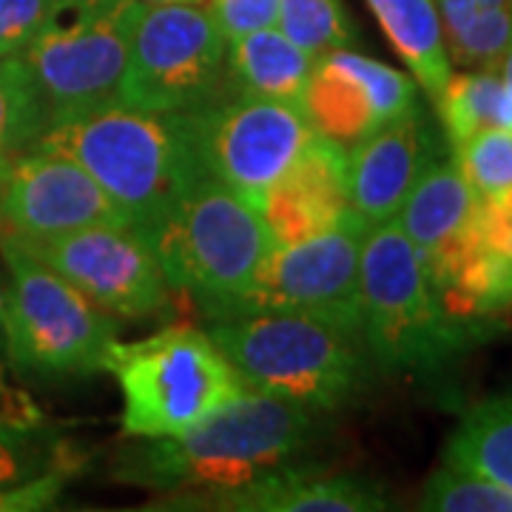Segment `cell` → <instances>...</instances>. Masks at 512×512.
<instances>
[{
  "mask_svg": "<svg viewBox=\"0 0 512 512\" xmlns=\"http://www.w3.org/2000/svg\"><path fill=\"white\" fill-rule=\"evenodd\" d=\"M143 3H202V0H143Z\"/></svg>",
  "mask_w": 512,
  "mask_h": 512,
  "instance_id": "34",
  "label": "cell"
},
{
  "mask_svg": "<svg viewBox=\"0 0 512 512\" xmlns=\"http://www.w3.org/2000/svg\"><path fill=\"white\" fill-rule=\"evenodd\" d=\"M382 32L399 52L419 89L433 103L444 92L453 66L444 52V37L433 0H367Z\"/></svg>",
  "mask_w": 512,
  "mask_h": 512,
  "instance_id": "20",
  "label": "cell"
},
{
  "mask_svg": "<svg viewBox=\"0 0 512 512\" xmlns=\"http://www.w3.org/2000/svg\"><path fill=\"white\" fill-rule=\"evenodd\" d=\"M55 9L57 0H0V57L20 55Z\"/></svg>",
  "mask_w": 512,
  "mask_h": 512,
  "instance_id": "29",
  "label": "cell"
},
{
  "mask_svg": "<svg viewBox=\"0 0 512 512\" xmlns=\"http://www.w3.org/2000/svg\"><path fill=\"white\" fill-rule=\"evenodd\" d=\"M299 106L319 137L348 148L416 109L419 83L348 46L313 63Z\"/></svg>",
  "mask_w": 512,
  "mask_h": 512,
  "instance_id": "13",
  "label": "cell"
},
{
  "mask_svg": "<svg viewBox=\"0 0 512 512\" xmlns=\"http://www.w3.org/2000/svg\"><path fill=\"white\" fill-rule=\"evenodd\" d=\"M441 128L416 106L348 151L350 208L373 228L393 220L421 174L447 154Z\"/></svg>",
  "mask_w": 512,
  "mask_h": 512,
  "instance_id": "15",
  "label": "cell"
},
{
  "mask_svg": "<svg viewBox=\"0 0 512 512\" xmlns=\"http://www.w3.org/2000/svg\"><path fill=\"white\" fill-rule=\"evenodd\" d=\"M498 74H501V80H504L507 92L512 94V37H510V43H507V52H504V60H501V69H498Z\"/></svg>",
  "mask_w": 512,
  "mask_h": 512,
  "instance_id": "33",
  "label": "cell"
},
{
  "mask_svg": "<svg viewBox=\"0 0 512 512\" xmlns=\"http://www.w3.org/2000/svg\"><path fill=\"white\" fill-rule=\"evenodd\" d=\"M77 450L37 413L6 410L0 413V490H12L46 473L77 470Z\"/></svg>",
  "mask_w": 512,
  "mask_h": 512,
  "instance_id": "23",
  "label": "cell"
},
{
  "mask_svg": "<svg viewBox=\"0 0 512 512\" xmlns=\"http://www.w3.org/2000/svg\"><path fill=\"white\" fill-rule=\"evenodd\" d=\"M9 237L111 316L148 319L171 308L174 288L146 242L126 225H92L55 237Z\"/></svg>",
  "mask_w": 512,
  "mask_h": 512,
  "instance_id": "12",
  "label": "cell"
},
{
  "mask_svg": "<svg viewBox=\"0 0 512 512\" xmlns=\"http://www.w3.org/2000/svg\"><path fill=\"white\" fill-rule=\"evenodd\" d=\"M444 464L490 478L512 493V393L490 396L461 416L444 444Z\"/></svg>",
  "mask_w": 512,
  "mask_h": 512,
  "instance_id": "22",
  "label": "cell"
},
{
  "mask_svg": "<svg viewBox=\"0 0 512 512\" xmlns=\"http://www.w3.org/2000/svg\"><path fill=\"white\" fill-rule=\"evenodd\" d=\"M146 248L174 291H185L205 319H231L256 271L274 251L259 205L202 177Z\"/></svg>",
  "mask_w": 512,
  "mask_h": 512,
  "instance_id": "6",
  "label": "cell"
},
{
  "mask_svg": "<svg viewBox=\"0 0 512 512\" xmlns=\"http://www.w3.org/2000/svg\"><path fill=\"white\" fill-rule=\"evenodd\" d=\"M390 507L387 490L362 473H330L322 464L302 461L282 473L262 478L202 501L197 510L228 512H379Z\"/></svg>",
  "mask_w": 512,
  "mask_h": 512,
  "instance_id": "18",
  "label": "cell"
},
{
  "mask_svg": "<svg viewBox=\"0 0 512 512\" xmlns=\"http://www.w3.org/2000/svg\"><path fill=\"white\" fill-rule=\"evenodd\" d=\"M211 18L217 20L225 40L276 26L279 0H211Z\"/></svg>",
  "mask_w": 512,
  "mask_h": 512,
  "instance_id": "30",
  "label": "cell"
},
{
  "mask_svg": "<svg viewBox=\"0 0 512 512\" xmlns=\"http://www.w3.org/2000/svg\"><path fill=\"white\" fill-rule=\"evenodd\" d=\"M276 23L313 60L348 49L356 37V26L342 0H279Z\"/></svg>",
  "mask_w": 512,
  "mask_h": 512,
  "instance_id": "26",
  "label": "cell"
},
{
  "mask_svg": "<svg viewBox=\"0 0 512 512\" xmlns=\"http://www.w3.org/2000/svg\"><path fill=\"white\" fill-rule=\"evenodd\" d=\"M419 507L430 512H512V493L490 478L444 464L427 478Z\"/></svg>",
  "mask_w": 512,
  "mask_h": 512,
  "instance_id": "28",
  "label": "cell"
},
{
  "mask_svg": "<svg viewBox=\"0 0 512 512\" xmlns=\"http://www.w3.org/2000/svg\"><path fill=\"white\" fill-rule=\"evenodd\" d=\"M313 60L282 29L268 26L228 40L225 80L228 89L251 97L299 103L313 72Z\"/></svg>",
  "mask_w": 512,
  "mask_h": 512,
  "instance_id": "19",
  "label": "cell"
},
{
  "mask_svg": "<svg viewBox=\"0 0 512 512\" xmlns=\"http://www.w3.org/2000/svg\"><path fill=\"white\" fill-rule=\"evenodd\" d=\"M481 197L447 151L430 165L396 214L404 237L419 251L433 291L441 293L478 248Z\"/></svg>",
  "mask_w": 512,
  "mask_h": 512,
  "instance_id": "16",
  "label": "cell"
},
{
  "mask_svg": "<svg viewBox=\"0 0 512 512\" xmlns=\"http://www.w3.org/2000/svg\"><path fill=\"white\" fill-rule=\"evenodd\" d=\"M0 254L9 271L3 288V350L23 379L72 384L106 370L117 322L69 279L23 251L6 231Z\"/></svg>",
  "mask_w": 512,
  "mask_h": 512,
  "instance_id": "5",
  "label": "cell"
},
{
  "mask_svg": "<svg viewBox=\"0 0 512 512\" xmlns=\"http://www.w3.org/2000/svg\"><path fill=\"white\" fill-rule=\"evenodd\" d=\"M143 0H57L43 32L20 52L46 128L120 103Z\"/></svg>",
  "mask_w": 512,
  "mask_h": 512,
  "instance_id": "8",
  "label": "cell"
},
{
  "mask_svg": "<svg viewBox=\"0 0 512 512\" xmlns=\"http://www.w3.org/2000/svg\"><path fill=\"white\" fill-rule=\"evenodd\" d=\"M322 436L319 416L262 390H242L174 439H143L114 456L111 478L168 495V507L202 501L302 464Z\"/></svg>",
  "mask_w": 512,
  "mask_h": 512,
  "instance_id": "1",
  "label": "cell"
},
{
  "mask_svg": "<svg viewBox=\"0 0 512 512\" xmlns=\"http://www.w3.org/2000/svg\"><path fill=\"white\" fill-rule=\"evenodd\" d=\"M450 66L498 72L512 37V0H433Z\"/></svg>",
  "mask_w": 512,
  "mask_h": 512,
  "instance_id": "21",
  "label": "cell"
},
{
  "mask_svg": "<svg viewBox=\"0 0 512 512\" xmlns=\"http://www.w3.org/2000/svg\"><path fill=\"white\" fill-rule=\"evenodd\" d=\"M0 220L18 237H55L92 225H126L123 208L72 157L32 146L0 183Z\"/></svg>",
  "mask_w": 512,
  "mask_h": 512,
  "instance_id": "14",
  "label": "cell"
},
{
  "mask_svg": "<svg viewBox=\"0 0 512 512\" xmlns=\"http://www.w3.org/2000/svg\"><path fill=\"white\" fill-rule=\"evenodd\" d=\"M493 336V325L458 319L433 291L419 251L396 217L367 231L362 245V342L384 376L441 384Z\"/></svg>",
  "mask_w": 512,
  "mask_h": 512,
  "instance_id": "3",
  "label": "cell"
},
{
  "mask_svg": "<svg viewBox=\"0 0 512 512\" xmlns=\"http://www.w3.org/2000/svg\"><path fill=\"white\" fill-rule=\"evenodd\" d=\"M37 148L72 157L126 214L137 237L157 234L202 174L188 117L114 103L46 128Z\"/></svg>",
  "mask_w": 512,
  "mask_h": 512,
  "instance_id": "2",
  "label": "cell"
},
{
  "mask_svg": "<svg viewBox=\"0 0 512 512\" xmlns=\"http://www.w3.org/2000/svg\"><path fill=\"white\" fill-rule=\"evenodd\" d=\"M208 336L245 387L288 399L316 416L359 402L376 370L359 336L299 313L220 319Z\"/></svg>",
  "mask_w": 512,
  "mask_h": 512,
  "instance_id": "4",
  "label": "cell"
},
{
  "mask_svg": "<svg viewBox=\"0 0 512 512\" xmlns=\"http://www.w3.org/2000/svg\"><path fill=\"white\" fill-rule=\"evenodd\" d=\"M433 106L450 151L484 128H512V94L498 72L461 69V74H450Z\"/></svg>",
  "mask_w": 512,
  "mask_h": 512,
  "instance_id": "24",
  "label": "cell"
},
{
  "mask_svg": "<svg viewBox=\"0 0 512 512\" xmlns=\"http://www.w3.org/2000/svg\"><path fill=\"white\" fill-rule=\"evenodd\" d=\"M106 373L123 396L126 439H174L248 390L208 330L168 325L140 342H114Z\"/></svg>",
  "mask_w": 512,
  "mask_h": 512,
  "instance_id": "7",
  "label": "cell"
},
{
  "mask_svg": "<svg viewBox=\"0 0 512 512\" xmlns=\"http://www.w3.org/2000/svg\"><path fill=\"white\" fill-rule=\"evenodd\" d=\"M228 40L200 3H143L120 103L146 111H194L228 92Z\"/></svg>",
  "mask_w": 512,
  "mask_h": 512,
  "instance_id": "9",
  "label": "cell"
},
{
  "mask_svg": "<svg viewBox=\"0 0 512 512\" xmlns=\"http://www.w3.org/2000/svg\"><path fill=\"white\" fill-rule=\"evenodd\" d=\"M43 131L46 117L23 60L20 55L0 57V183Z\"/></svg>",
  "mask_w": 512,
  "mask_h": 512,
  "instance_id": "25",
  "label": "cell"
},
{
  "mask_svg": "<svg viewBox=\"0 0 512 512\" xmlns=\"http://www.w3.org/2000/svg\"><path fill=\"white\" fill-rule=\"evenodd\" d=\"M6 350H3V282H0V402H6Z\"/></svg>",
  "mask_w": 512,
  "mask_h": 512,
  "instance_id": "32",
  "label": "cell"
},
{
  "mask_svg": "<svg viewBox=\"0 0 512 512\" xmlns=\"http://www.w3.org/2000/svg\"><path fill=\"white\" fill-rule=\"evenodd\" d=\"M450 154L481 200L512 197V128H484Z\"/></svg>",
  "mask_w": 512,
  "mask_h": 512,
  "instance_id": "27",
  "label": "cell"
},
{
  "mask_svg": "<svg viewBox=\"0 0 512 512\" xmlns=\"http://www.w3.org/2000/svg\"><path fill=\"white\" fill-rule=\"evenodd\" d=\"M274 248L319 237L350 211L348 148L313 137L296 163L259 200Z\"/></svg>",
  "mask_w": 512,
  "mask_h": 512,
  "instance_id": "17",
  "label": "cell"
},
{
  "mask_svg": "<svg viewBox=\"0 0 512 512\" xmlns=\"http://www.w3.org/2000/svg\"><path fill=\"white\" fill-rule=\"evenodd\" d=\"M72 473H46V476L26 481L12 490H0V512H37L52 510L66 490Z\"/></svg>",
  "mask_w": 512,
  "mask_h": 512,
  "instance_id": "31",
  "label": "cell"
},
{
  "mask_svg": "<svg viewBox=\"0 0 512 512\" xmlns=\"http://www.w3.org/2000/svg\"><path fill=\"white\" fill-rule=\"evenodd\" d=\"M367 231L370 225L350 211L319 237L274 248L239 299L234 316L299 313L362 339V245Z\"/></svg>",
  "mask_w": 512,
  "mask_h": 512,
  "instance_id": "11",
  "label": "cell"
},
{
  "mask_svg": "<svg viewBox=\"0 0 512 512\" xmlns=\"http://www.w3.org/2000/svg\"><path fill=\"white\" fill-rule=\"evenodd\" d=\"M183 114L202 174L256 205L316 137L299 103L231 89Z\"/></svg>",
  "mask_w": 512,
  "mask_h": 512,
  "instance_id": "10",
  "label": "cell"
}]
</instances>
